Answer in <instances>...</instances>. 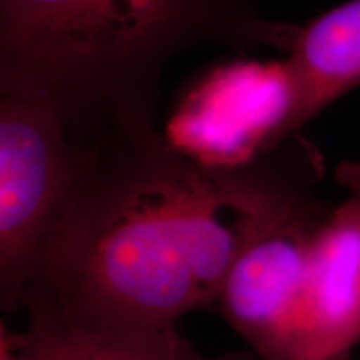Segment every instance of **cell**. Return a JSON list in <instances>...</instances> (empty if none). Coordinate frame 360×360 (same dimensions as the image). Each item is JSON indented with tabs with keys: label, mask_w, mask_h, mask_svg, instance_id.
Segmentation results:
<instances>
[{
	"label": "cell",
	"mask_w": 360,
	"mask_h": 360,
	"mask_svg": "<svg viewBox=\"0 0 360 360\" xmlns=\"http://www.w3.org/2000/svg\"><path fill=\"white\" fill-rule=\"evenodd\" d=\"M328 360H350V354H342V355H337L334 359H328Z\"/></svg>",
	"instance_id": "cell-9"
},
{
	"label": "cell",
	"mask_w": 360,
	"mask_h": 360,
	"mask_svg": "<svg viewBox=\"0 0 360 360\" xmlns=\"http://www.w3.org/2000/svg\"><path fill=\"white\" fill-rule=\"evenodd\" d=\"M80 169V143L52 107L0 96V302L24 299Z\"/></svg>",
	"instance_id": "cell-3"
},
{
	"label": "cell",
	"mask_w": 360,
	"mask_h": 360,
	"mask_svg": "<svg viewBox=\"0 0 360 360\" xmlns=\"http://www.w3.org/2000/svg\"><path fill=\"white\" fill-rule=\"evenodd\" d=\"M334 207L264 232L224 278L215 304L260 360H300L309 247Z\"/></svg>",
	"instance_id": "cell-4"
},
{
	"label": "cell",
	"mask_w": 360,
	"mask_h": 360,
	"mask_svg": "<svg viewBox=\"0 0 360 360\" xmlns=\"http://www.w3.org/2000/svg\"><path fill=\"white\" fill-rule=\"evenodd\" d=\"M335 179L340 186H345V184L360 186V162H342L335 170Z\"/></svg>",
	"instance_id": "cell-8"
},
{
	"label": "cell",
	"mask_w": 360,
	"mask_h": 360,
	"mask_svg": "<svg viewBox=\"0 0 360 360\" xmlns=\"http://www.w3.org/2000/svg\"><path fill=\"white\" fill-rule=\"evenodd\" d=\"M283 62L290 90L287 137L360 87V0H347L297 27Z\"/></svg>",
	"instance_id": "cell-7"
},
{
	"label": "cell",
	"mask_w": 360,
	"mask_h": 360,
	"mask_svg": "<svg viewBox=\"0 0 360 360\" xmlns=\"http://www.w3.org/2000/svg\"><path fill=\"white\" fill-rule=\"evenodd\" d=\"M27 330L11 360H245L210 357L180 334L177 323H141L60 307L39 295L24 302Z\"/></svg>",
	"instance_id": "cell-6"
},
{
	"label": "cell",
	"mask_w": 360,
	"mask_h": 360,
	"mask_svg": "<svg viewBox=\"0 0 360 360\" xmlns=\"http://www.w3.org/2000/svg\"><path fill=\"white\" fill-rule=\"evenodd\" d=\"M294 32L254 0H0V96L52 107L72 135L154 122L180 53L287 52Z\"/></svg>",
	"instance_id": "cell-2"
},
{
	"label": "cell",
	"mask_w": 360,
	"mask_h": 360,
	"mask_svg": "<svg viewBox=\"0 0 360 360\" xmlns=\"http://www.w3.org/2000/svg\"><path fill=\"white\" fill-rule=\"evenodd\" d=\"M77 141L74 193L25 294L75 312L177 323L217 300L255 238L323 204V157L302 135L238 165L193 159L154 122Z\"/></svg>",
	"instance_id": "cell-1"
},
{
	"label": "cell",
	"mask_w": 360,
	"mask_h": 360,
	"mask_svg": "<svg viewBox=\"0 0 360 360\" xmlns=\"http://www.w3.org/2000/svg\"><path fill=\"white\" fill-rule=\"evenodd\" d=\"M314 233L302 300L300 360L350 354L360 342V186Z\"/></svg>",
	"instance_id": "cell-5"
}]
</instances>
